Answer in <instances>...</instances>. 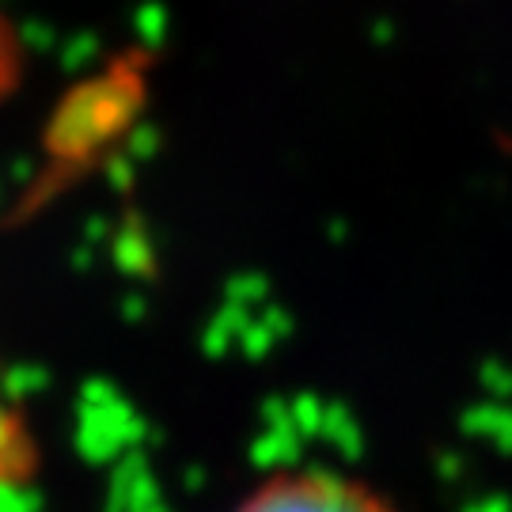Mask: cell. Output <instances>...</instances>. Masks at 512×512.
<instances>
[{"label": "cell", "mask_w": 512, "mask_h": 512, "mask_svg": "<svg viewBox=\"0 0 512 512\" xmlns=\"http://www.w3.org/2000/svg\"><path fill=\"white\" fill-rule=\"evenodd\" d=\"M239 512H391L384 501L338 475H281Z\"/></svg>", "instance_id": "obj_1"}, {"label": "cell", "mask_w": 512, "mask_h": 512, "mask_svg": "<svg viewBox=\"0 0 512 512\" xmlns=\"http://www.w3.org/2000/svg\"><path fill=\"white\" fill-rule=\"evenodd\" d=\"M12 433H8V418L0 414V482H4V475H12Z\"/></svg>", "instance_id": "obj_2"}, {"label": "cell", "mask_w": 512, "mask_h": 512, "mask_svg": "<svg viewBox=\"0 0 512 512\" xmlns=\"http://www.w3.org/2000/svg\"><path fill=\"white\" fill-rule=\"evenodd\" d=\"M8 76V50H4V38H0V80Z\"/></svg>", "instance_id": "obj_3"}]
</instances>
